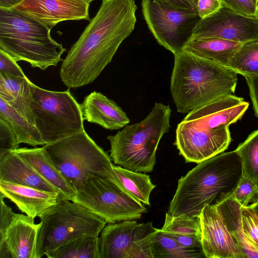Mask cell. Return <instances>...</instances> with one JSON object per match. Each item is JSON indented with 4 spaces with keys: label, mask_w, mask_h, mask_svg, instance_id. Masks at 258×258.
<instances>
[{
    "label": "cell",
    "mask_w": 258,
    "mask_h": 258,
    "mask_svg": "<svg viewBox=\"0 0 258 258\" xmlns=\"http://www.w3.org/2000/svg\"><path fill=\"white\" fill-rule=\"evenodd\" d=\"M137 8L135 0H102L62 61L60 76L67 87H82L98 77L134 30Z\"/></svg>",
    "instance_id": "6da1fadb"
},
{
    "label": "cell",
    "mask_w": 258,
    "mask_h": 258,
    "mask_svg": "<svg viewBox=\"0 0 258 258\" xmlns=\"http://www.w3.org/2000/svg\"><path fill=\"white\" fill-rule=\"evenodd\" d=\"M242 175L241 160L235 150L202 161L178 179L168 212L199 217L206 206L217 205L229 198Z\"/></svg>",
    "instance_id": "7a4b0ae2"
},
{
    "label": "cell",
    "mask_w": 258,
    "mask_h": 258,
    "mask_svg": "<svg viewBox=\"0 0 258 258\" xmlns=\"http://www.w3.org/2000/svg\"><path fill=\"white\" fill-rule=\"evenodd\" d=\"M174 55L170 88L178 112L234 94L238 74L233 70L185 49Z\"/></svg>",
    "instance_id": "3957f363"
},
{
    "label": "cell",
    "mask_w": 258,
    "mask_h": 258,
    "mask_svg": "<svg viewBox=\"0 0 258 258\" xmlns=\"http://www.w3.org/2000/svg\"><path fill=\"white\" fill-rule=\"evenodd\" d=\"M169 105L155 102L151 112L140 122L126 125L114 135L108 136L110 156L114 163L139 172H151L156 164L159 142L170 127Z\"/></svg>",
    "instance_id": "277c9868"
},
{
    "label": "cell",
    "mask_w": 258,
    "mask_h": 258,
    "mask_svg": "<svg viewBox=\"0 0 258 258\" xmlns=\"http://www.w3.org/2000/svg\"><path fill=\"white\" fill-rule=\"evenodd\" d=\"M50 30L13 9L0 8V49L17 61L45 70L63 61L66 49L52 39Z\"/></svg>",
    "instance_id": "5b68a950"
},
{
    "label": "cell",
    "mask_w": 258,
    "mask_h": 258,
    "mask_svg": "<svg viewBox=\"0 0 258 258\" xmlns=\"http://www.w3.org/2000/svg\"><path fill=\"white\" fill-rule=\"evenodd\" d=\"M43 148L75 190L91 177L117 182L110 156L85 130Z\"/></svg>",
    "instance_id": "8992f818"
},
{
    "label": "cell",
    "mask_w": 258,
    "mask_h": 258,
    "mask_svg": "<svg viewBox=\"0 0 258 258\" xmlns=\"http://www.w3.org/2000/svg\"><path fill=\"white\" fill-rule=\"evenodd\" d=\"M39 217L36 258L47 256L75 238L87 235L99 236L107 223L82 205L68 200H59Z\"/></svg>",
    "instance_id": "52a82bcc"
},
{
    "label": "cell",
    "mask_w": 258,
    "mask_h": 258,
    "mask_svg": "<svg viewBox=\"0 0 258 258\" xmlns=\"http://www.w3.org/2000/svg\"><path fill=\"white\" fill-rule=\"evenodd\" d=\"M35 124L45 144L85 130L80 104L70 91H53L30 82Z\"/></svg>",
    "instance_id": "ba28073f"
},
{
    "label": "cell",
    "mask_w": 258,
    "mask_h": 258,
    "mask_svg": "<svg viewBox=\"0 0 258 258\" xmlns=\"http://www.w3.org/2000/svg\"><path fill=\"white\" fill-rule=\"evenodd\" d=\"M71 201L82 205L107 223L137 220L146 207L115 181L91 177L75 190Z\"/></svg>",
    "instance_id": "9c48e42d"
},
{
    "label": "cell",
    "mask_w": 258,
    "mask_h": 258,
    "mask_svg": "<svg viewBox=\"0 0 258 258\" xmlns=\"http://www.w3.org/2000/svg\"><path fill=\"white\" fill-rule=\"evenodd\" d=\"M141 6L144 19L157 42L174 54L183 50L201 19L198 12L168 7L154 0H142Z\"/></svg>",
    "instance_id": "30bf717a"
},
{
    "label": "cell",
    "mask_w": 258,
    "mask_h": 258,
    "mask_svg": "<svg viewBox=\"0 0 258 258\" xmlns=\"http://www.w3.org/2000/svg\"><path fill=\"white\" fill-rule=\"evenodd\" d=\"M153 223L127 220L106 225L100 232V258H153Z\"/></svg>",
    "instance_id": "8fae6325"
},
{
    "label": "cell",
    "mask_w": 258,
    "mask_h": 258,
    "mask_svg": "<svg viewBox=\"0 0 258 258\" xmlns=\"http://www.w3.org/2000/svg\"><path fill=\"white\" fill-rule=\"evenodd\" d=\"M248 106L241 97L224 96L188 112L178 124L176 134L229 126L241 118Z\"/></svg>",
    "instance_id": "7c38bea8"
},
{
    "label": "cell",
    "mask_w": 258,
    "mask_h": 258,
    "mask_svg": "<svg viewBox=\"0 0 258 258\" xmlns=\"http://www.w3.org/2000/svg\"><path fill=\"white\" fill-rule=\"evenodd\" d=\"M211 37L242 44L258 40V17L246 16L222 7L199 21L191 40Z\"/></svg>",
    "instance_id": "4fadbf2b"
},
{
    "label": "cell",
    "mask_w": 258,
    "mask_h": 258,
    "mask_svg": "<svg viewBox=\"0 0 258 258\" xmlns=\"http://www.w3.org/2000/svg\"><path fill=\"white\" fill-rule=\"evenodd\" d=\"M199 218L205 257L245 258L216 205L206 206Z\"/></svg>",
    "instance_id": "5bb4252c"
},
{
    "label": "cell",
    "mask_w": 258,
    "mask_h": 258,
    "mask_svg": "<svg viewBox=\"0 0 258 258\" xmlns=\"http://www.w3.org/2000/svg\"><path fill=\"white\" fill-rule=\"evenodd\" d=\"M90 4L86 0H23L12 9L51 29L62 21H90Z\"/></svg>",
    "instance_id": "9a60e30c"
},
{
    "label": "cell",
    "mask_w": 258,
    "mask_h": 258,
    "mask_svg": "<svg viewBox=\"0 0 258 258\" xmlns=\"http://www.w3.org/2000/svg\"><path fill=\"white\" fill-rule=\"evenodd\" d=\"M27 215L17 214L0 239V258H36L40 223Z\"/></svg>",
    "instance_id": "2e32d148"
},
{
    "label": "cell",
    "mask_w": 258,
    "mask_h": 258,
    "mask_svg": "<svg viewBox=\"0 0 258 258\" xmlns=\"http://www.w3.org/2000/svg\"><path fill=\"white\" fill-rule=\"evenodd\" d=\"M84 120L110 130H119L130 123L125 112L114 101L94 91L80 104Z\"/></svg>",
    "instance_id": "e0dca14e"
},
{
    "label": "cell",
    "mask_w": 258,
    "mask_h": 258,
    "mask_svg": "<svg viewBox=\"0 0 258 258\" xmlns=\"http://www.w3.org/2000/svg\"><path fill=\"white\" fill-rule=\"evenodd\" d=\"M0 191L26 215L35 218L55 204L58 195L0 180Z\"/></svg>",
    "instance_id": "ac0fdd59"
},
{
    "label": "cell",
    "mask_w": 258,
    "mask_h": 258,
    "mask_svg": "<svg viewBox=\"0 0 258 258\" xmlns=\"http://www.w3.org/2000/svg\"><path fill=\"white\" fill-rule=\"evenodd\" d=\"M0 180L54 193L60 200L58 191L14 151L0 158Z\"/></svg>",
    "instance_id": "d6986e66"
},
{
    "label": "cell",
    "mask_w": 258,
    "mask_h": 258,
    "mask_svg": "<svg viewBox=\"0 0 258 258\" xmlns=\"http://www.w3.org/2000/svg\"><path fill=\"white\" fill-rule=\"evenodd\" d=\"M14 152L58 191L60 200H72L75 190L52 162L43 147L19 148Z\"/></svg>",
    "instance_id": "ffe728a7"
},
{
    "label": "cell",
    "mask_w": 258,
    "mask_h": 258,
    "mask_svg": "<svg viewBox=\"0 0 258 258\" xmlns=\"http://www.w3.org/2000/svg\"><path fill=\"white\" fill-rule=\"evenodd\" d=\"M30 82L26 76L17 77L0 72V98L35 125L31 106Z\"/></svg>",
    "instance_id": "44dd1931"
},
{
    "label": "cell",
    "mask_w": 258,
    "mask_h": 258,
    "mask_svg": "<svg viewBox=\"0 0 258 258\" xmlns=\"http://www.w3.org/2000/svg\"><path fill=\"white\" fill-rule=\"evenodd\" d=\"M161 229L183 247L202 249L199 217L174 216L167 212Z\"/></svg>",
    "instance_id": "7402d4cb"
},
{
    "label": "cell",
    "mask_w": 258,
    "mask_h": 258,
    "mask_svg": "<svg viewBox=\"0 0 258 258\" xmlns=\"http://www.w3.org/2000/svg\"><path fill=\"white\" fill-rule=\"evenodd\" d=\"M242 43L219 38H206L190 40L185 48L201 57L225 67Z\"/></svg>",
    "instance_id": "603a6c76"
},
{
    "label": "cell",
    "mask_w": 258,
    "mask_h": 258,
    "mask_svg": "<svg viewBox=\"0 0 258 258\" xmlns=\"http://www.w3.org/2000/svg\"><path fill=\"white\" fill-rule=\"evenodd\" d=\"M245 258L258 257V251L245 235L241 221V205L231 197L216 205Z\"/></svg>",
    "instance_id": "cb8c5ba5"
},
{
    "label": "cell",
    "mask_w": 258,
    "mask_h": 258,
    "mask_svg": "<svg viewBox=\"0 0 258 258\" xmlns=\"http://www.w3.org/2000/svg\"><path fill=\"white\" fill-rule=\"evenodd\" d=\"M117 182L127 192L143 204L150 206V197L156 187L150 175L145 173L136 172L113 165Z\"/></svg>",
    "instance_id": "d4e9b609"
},
{
    "label": "cell",
    "mask_w": 258,
    "mask_h": 258,
    "mask_svg": "<svg viewBox=\"0 0 258 258\" xmlns=\"http://www.w3.org/2000/svg\"><path fill=\"white\" fill-rule=\"evenodd\" d=\"M0 118L6 120L15 133L19 143L33 147L45 143L35 125L31 124L14 107L0 98Z\"/></svg>",
    "instance_id": "484cf974"
},
{
    "label": "cell",
    "mask_w": 258,
    "mask_h": 258,
    "mask_svg": "<svg viewBox=\"0 0 258 258\" xmlns=\"http://www.w3.org/2000/svg\"><path fill=\"white\" fill-rule=\"evenodd\" d=\"M153 258H199L205 257L202 249L185 247L161 229H157L151 237Z\"/></svg>",
    "instance_id": "4316f807"
},
{
    "label": "cell",
    "mask_w": 258,
    "mask_h": 258,
    "mask_svg": "<svg viewBox=\"0 0 258 258\" xmlns=\"http://www.w3.org/2000/svg\"><path fill=\"white\" fill-rule=\"evenodd\" d=\"M48 258H100L99 237L87 235L73 239L50 253Z\"/></svg>",
    "instance_id": "83f0119b"
},
{
    "label": "cell",
    "mask_w": 258,
    "mask_h": 258,
    "mask_svg": "<svg viewBox=\"0 0 258 258\" xmlns=\"http://www.w3.org/2000/svg\"><path fill=\"white\" fill-rule=\"evenodd\" d=\"M228 67L243 77L258 76V40L242 44Z\"/></svg>",
    "instance_id": "f1b7e54d"
},
{
    "label": "cell",
    "mask_w": 258,
    "mask_h": 258,
    "mask_svg": "<svg viewBox=\"0 0 258 258\" xmlns=\"http://www.w3.org/2000/svg\"><path fill=\"white\" fill-rule=\"evenodd\" d=\"M235 151L241 160L243 175L258 187V130L250 134Z\"/></svg>",
    "instance_id": "f546056e"
},
{
    "label": "cell",
    "mask_w": 258,
    "mask_h": 258,
    "mask_svg": "<svg viewBox=\"0 0 258 258\" xmlns=\"http://www.w3.org/2000/svg\"><path fill=\"white\" fill-rule=\"evenodd\" d=\"M230 197L242 206H247L248 203H254L258 200V187L251 180L242 175Z\"/></svg>",
    "instance_id": "4dcf8cb0"
},
{
    "label": "cell",
    "mask_w": 258,
    "mask_h": 258,
    "mask_svg": "<svg viewBox=\"0 0 258 258\" xmlns=\"http://www.w3.org/2000/svg\"><path fill=\"white\" fill-rule=\"evenodd\" d=\"M242 227L245 236L258 251V218L249 206H241Z\"/></svg>",
    "instance_id": "1f68e13d"
},
{
    "label": "cell",
    "mask_w": 258,
    "mask_h": 258,
    "mask_svg": "<svg viewBox=\"0 0 258 258\" xmlns=\"http://www.w3.org/2000/svg\"><path fill=\"white\" fill-rule=\"evenodd\" d=\"M17 137L9 124L0 118V158L19 148Z\"/></svg>",
    "instance_id": "d6a6232c"
},
{
    "label": "cell",
    "mask_w": 258,
    "mask_h": 258,
    "mask_svg": "<svg viewBox=\"0 0 258 258\" xmlns=\"http://www.w3.org/2000/svg\"><path fill=\"white\" fill-rule=\"evenodd\" d=\"M223 7L230 9L243 15L258 17V7L251 0H220Z\"/></svg>",
    "instance_id": "836d02e7"
},
{
    "label": "cell",
    "mask_w": 258,
    "mask_h": 258,
    "mask_svg": "<svg viewBox=\"0 0 258 258\" xmlns=\"http://www.w3.org/2000/svg\"><path fill=\"white\" fill-rule=\"evenodd\" d=\"M17 62L13 57L0 49V72L17 77H25Z\"/></svg>",
    "instance_id": "e575fe53"
},
{
    "label": "cell",
    "mask_w": 258,
    "mask_h": 258,
    "mask_svg": "<svg viewBox=\"0 0 258 258\" xmlns=\"http://www.w3.org/2000/svg\"><path fill=\"white\" fill-rule=\"evenodd\" d=\"M5 198L4 196L1 193L0 239L3 238L17 215L13 211L12 208L5 203Z\"/></svg>",
    "instance_id": "d590c367"
},
{
    "label": "cell",
    "mask_w": 258,
    "mask_h": 258,
    "mask_svg": "<svg viewBox=\"0 0 258 258\" xmlns=\"http://www.w3.org/2000/svg\"><path fill=\"white\" fill-rule=\"evenodd\" d=\"M222 7L220 0H198L197 5L198 14L201 19L212 15Z\"/></svg>",
    "instance_id": "8d00e7d4"
},
{
    "label": "cell",
    "mask_w": 258,
    "mask_h": 258,
    "mask_svg": "<svg viewBox=\"0 0 258 258\" xmlns=\"http://www.w3.org/2000/svg\"><path fill=\"white\" fill-rule=\"evenodd\" d=\"M168 7L181 10H189L197 12L198 0H154Z\"/></svg>",
    "instance_id": "74e56055"
},
{
    "label": "cell",
    "mask_w": 258,
    "mask_h": 258,
    "mask_svg": "<svg viewBox=\"0 0 258 258\" xmlns=\"http://www.w3.org/2000/svg\"><path fill=\"white\" fill-rule=\"evenodd\" d=\"M244 77L248 85L255 115L258 119V76Z\"/></svg>",
    "instance_id": "f35d334b"
},
{
    "label": "cell",
    "mask_w": 258,
    "mask_h": 258,
    "mask_svg": "<svg viewBox=\"0 0 258 258\" xmlns=\"http://www.w3.org/2000/svg\"><path fill=\"white\" fill-rule=\"evenodd\" d=\"M23 0H0V8L12 9Z\"/></svg>",
    "instance_id": "ab89813d"
},
{
    "label": "cell",
    "mask_w": 258,
    "mask_h": 258,
    "mask_svg": "<svg viewBox=\"0 0 258 258\" xmlns=\"http://www.w3.org/2000/svg\"><path fill=\"white\" fill-rule=\"evenodd\" d=\"M249 206L252 209L256 216L258 218V200Z\"/></svg>",
    "instance_id": "60d3db41"
},
{
    "label": "cell",
    "mask_w": 258,
    "mask_h": 258,
    "mask_svg": "<svg viewBox=\"0 0 258 258\" xmlns=\"http://www.w3.org/2000/svg\"><path fill=\"white\" fill-rule=\"evenodd\" d=\"M252 3L255 5H256V6L258 7V0H251Z\"/></svg>",
    "instance_id": "b9f144b4"
}]
</instances>
